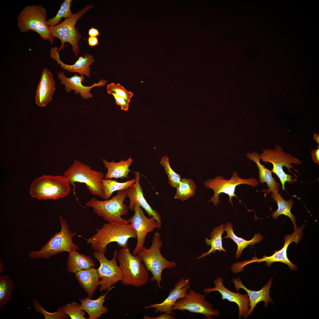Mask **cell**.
<instances>
[{
    "label": "cell",
    "mask_w": 319,
    "mask_h": 319,
    "mask_svg": "<svg viewBox=\"0 0 319 319\" xmlns=\"http://www.w3.org/2000/svg\"><path fill=\"white\" fill-rule=\"evenodd\" d=\"M96 233L87 240L95 251L106 253L107 245L115 242L120 247H128L129 239L136 238L135 232L130 224H116L108 223L104 224L99 229H96Z\"/></svg>",
    "instance_id": "cell-1"
},
{
    "label": "cell",
    "mask_w": 319,
    "mask_h": 319,
    "mask_svg": "<svg viewBox=\"0 0 319 319\" xmlns=\"http://www.w3.org/2000/svg\"><path fill=\"white\" fill-rule=\"evenodd\" d=\"M127 189L118 191L111 199L100 200L93 197L85 204L87 207L92 208L97 216L102 217L107 223L116 224H129L128 220L122 216L128 212L127 206L124 203L127 197Z\"/></svg>",
    "instance_id": "cell-2"
},
{
    "label": "cell",
    "mask_w": 319,
    "mask_h": 319,
    "mask_svg": "<svg viewBox=\"0 0 319 319\" xmlns=\"http://www.w3.org/2000/svg\"><path fill=\"white\" fill-rule=\"evenodd\" d=\"M63 175L73 187L75 194V183H84L89 192L92 195L105 199L104 191L101 180L105 175L100 171L93 170L80 161L75 160L73 164L63 173Z\"/></svg>",
    "instance_id": "cell-3"
},
{
    "label": "cell",
    "mask_w": 319,
    "mask_h": 319,
    "mask_svg": "<svg viewBox=\"0 0 319 319\" xmlns=\"http://www.w3.org/2000/svg\"><path fill=\"white\" fill-rule=\"evenodd\" d=\"M59 219L61 225L60 231L55 232L40 250L30 252L28 255L31 258L48 259L62 252L70 253L79 249L78 245L74 243L73 240L76 233L70 230L66 221L62 216H60Z\"/></svg>",
    "instance_id": "cell-4"
},
{
    "label": "cell",
    "mask_w": 319,
    "mask_h": 319,
    "mask_svg": "<svg viewBox=\"0 0 319 319\" xmlns=\"http://www.w3.org/2000/svg\"><path fill=\"white\" fill-rule=\"evenodd\" d=\"M117 259L121 271V282L123 285L139 287L147 283L149 277L148 270L137 255L131 254L128 246L118 250Z\"/></svg>",
    "instance_id": "cell-5"
},
{
    "label": "cell",
    "mask_w": 319,
    "mask_h": 319,
    "mask_svg": "<svg viewBox=\"0 0 319 319\" xmlns=\"http://www.w3.org/2000/svg\"><path fill=\"white\" fill-rule=\"evenodd\" d=\"M163 242L160 233L156 232L153 236L150 247L147 248L144 246L137 255L148 271L152 274V276L150 278V281H156L158 287L161 289L162 271L165 269H170L175 267L177 264L174 261L167 260L162 255L160 250Z\"/></svg>",
    "instance_id": "cell-6"
},
{
    "label": "cell",
    "mask_w": 319,
    "mask_h": 319,
    "mask_svg": "<svg viewBox=\"0 0 319 319\" xmlns=\"http://www.w3.org/2000/svg\"><path fill=\"white\" fill-rule=\"evenodd\" d=\"M275 147L274 149H264L262 153L260 154L261 159L266 163L269 162L272 164L273 167L271 170L279 178L282 185V189L285 190L286 182L292 184L295 183L297 180L292 176L285 173L283 169V167H286L288 171L297 178V175L291 170L290 168L293 169L298 174H299V171L294 169L292 164L298 165L302 164V162L298 158L286 153L279 145L276 144Z\"/></svg>",
    "instance_id": "cell-7"
},
{
    "label": "cell",
    "mask_w": 319,
    "mask_h": 319,
    "mask_svg": "<svg viewBox=\"0 0 319 319\" xmlns=\"http://www.w3.org/2000/svg\"><path fill=\"white\" fill-rule=\"evenodd\" d=\"M70 185L63 175H44L34 180L30 186V193L38 199L56 200L69 195Z\"/></svg>",
    "instance_id": "cell-8"
},
{
    "label": "cell",
    "mask_w": 319,
    "mask_h": 319,
    "mask_svg": "<svg viewBox=\"0 0 319 319\" xmlns=\"http://www.w3.org/2000/svg\"><path fill=\"white\" fill-rule=\"evenodd\" d=\"M47 17L46 10L41 5L26 6L18 16L17 25L21 32L34 31L43 40L53 44V39L51 35L50 27L47 24Z\"/></svg>",
    "instance_id": "cell-9"
},
{
    "label": "cell",
    "mask_w": 319,
    "mask_h": 319,
    "mask_svg": "<svg viewBox=\"0 0 319 319\" xmlns=\"http://www.w3.org/2000/svg\"><path fill=\"white\" fill-rule=\"evenodd\" d=\"M93 6L92 4L86 6L71 17L65 19L64 21L57 25L50 27L51 37L54 39L58 38L61 44L58 50V52L64 48V44L68 42L72 46L74 54L77 56L80 50L79 42L81 35L77 27L75 26L78 19Z\"/></svg>",
    "instance_id": "cell-10"
},
{
    "label": "cell",
    "mask_w": 319,
    "mask_h": 319,
    "mask_svg": "<svg viewBox=\"0 0 319 319\" xmlns=\"http://www.w3.org/2000/svg\"><path fill=\"white\" fill-rule=\"evenodd\" d=\"M259 183L257 179L253 178L248 179L241 178L237 172L234 171L229 180L224 179V177L219 175L206 180L204 184L207 188H211L214 191V194L209 202L211 201L217 207V204L220 203L219 195L220 193H223L228 195L229 201L233 206L232 201L233 197L237 198L240 203L242 202L235 194L236 188L237 185L245 184L254 188L257 186Z\"/></svg>",
    "instance_id": "cell-11"
},
{
    "label": "cell",
    "mask_w": 319,
    "mask_h": 319,
    "mask_svg": "<svg viewBox=\"0 0 319 319\" xmlns=\"http://www.w3.org/2000/svg\"><path fill=\"white\" fill-rule=\"evenodd\" d=\"M207 294L206 293L203 294L190 289L185 297L177 300L172 310H187L192 313L201 314L207 319H214L213 316L219 317V310L214 309L211 304L206 300L205 297Z\"/></svg>",
    "instance_id": "cell-12"
},
{
    "label": "cell",
    "mask_w": 319,
    "mask_h": 319,
    "mask_svg": "<svg viewBox=\"0 0 319 319\" xmlns=\"http://www.w3.org/2000/svg\"><path fill=\"white\" fill-rule=\"evenodd\" d=\"M118 251L115 249L113 253V258L108 260L105 253L102 252L95 251L94 257L99 262L100 266L97 268L98 275L101 279L99 290L105 291L118 281H121L122 275L121 270L117 264L116 259Z\"/></svg>",
    "instance_id": "cell-13"
},
{
    "label": "cell",
    "mask_w": 319,
    "mask_h": 319,
    "mask_svg": "<svg viewBox=\"0 0 319 319\" xmlns=\"http://www.w3.org/2000/svg\"><path fill=\"white\" fill-rule=\"evenodd\" d=\"M304 227V225H302L299 228L294 229L292 234L286 235L284 237L285 241L283 247L279 250L275 251L274 253L271 255L267 256L264 255L262 258L258 259L255 255L251 260L239 262L238 264L239 267L240 268L243 269L245 266L251 263L256 262L259 263L262 262H265V265L268 267L270 266L273 263L280 262L287 265L289 267L290 270L296 271L298 267L289 260L287 255V250L289 245L291 243L294 242L297 244L301 239Z\"/></svg>",
    "instance_id": "cell-14"
},
{
    "label": "cell",
    "mask_w": 319,
    "mask_h": 319,
    "mask_svg": "<svg viewBox=\"0 0 319 319\" xmlns=\"http://www.w3.org/2000/svg\"><path fill=\"white\" fill-rule=\"evenodd\" d=\"M133 211L134 215L128 220L136 236L137 243L133 252V255H136L144 246L147 234L153 231L155 228L160 227L154 217H147L142 208L138 204H134Z\"/></svg>",
    "instance_id": "cell-15"
},
{
    "label": "cell",
    "mask_w": 319,
    "mask_h": 319,
    "mask_svg": "<svg viewBox=\"0 0 319 319\" xmlns=\"http://www.w3.org/2000/svg\"><path fill=\"white\" fill-rule=\"evenodd\" d=\"M215 287L203 289V292L208 294L213 291L218 292L221 295L222 300L235 303L239 308L238 319L242 317L246 318V315L249 311V299L247 294H242L239 292L235 293L226 288L223 284V279L221 276H218L213 281Z\"/></svg>",
    "instance_id": "cell-16"
},
{
    "label": "cell",
    "mask_w": 319,
    "mask_h": 319,
    "mask_svg": "<svg viewBox=\"0 0 319 319\" xmlns=\"http://www.w3.org/2000/svg\"><path fill=\"white\" fill-rule=\"evenodd\" d=\"M190 287L189 279L182 278L175 285L174 288L170 290L168 296L163 302L150 304L145 307V309L154 308L155 309L154 311L155 313H164L174 315L175 313L173 312L172 307L178 300L185 297Z\"/></svg>",
    "instance_id": "cell-17"
},
{
    "label": "cell",
    "mask_w": 319,
    "mask_h": 319,
    "mask_svg": "<svg viewBox=\"0 0 319 319\" xmlns=\"http://www.w3.org/2000/svg\"><path fill=\"white\" fill-rule=\"evenodd\" d=\"M57 75L60 81V83L64 85V89L66 92H69L74 90L75 94H79L84 99L92 98L93 96L90 92L92 88L95 87H102L105 86L107 82L106 80L100 79L98 82H95L91 86H85L82 83L84 80L83 75L78 76L75 74L71 77L68 78L62 71L58 72Z\"/></svg>",
    "instance_id": "cell-18"
},
{
    "label": "cell",
    "mask_w": 319,
    "mask_h": 319,
    "mask_svg": "<svg viewBox=\"0 0 319 319\" xmlns=\"http://www.w3.org/2000/svg\"><path fill=\"white\" fill-rule=\"evenodd\" d=\"M134 173L135 182L127 189V196L129 200L128 209L133 211L134 204H138L144 209L149 217L152 216L154 217L161 227V219L160 214L156 210L152 208L143 195L142 189L140 183V173L135 172Z\"/></svg>",
    "instance_id": "cell-19"
},
{
    "label": "cell",
    "mask_w": 319,
    "mask_h": 319,
    "mask_svg": "<svg viewBox=\"0 0 319 319\" xmlns=\"http://www.w3.org/2000/svg\"><path fill=\"white\" fill-rule=\"evenodd\" d=\"M272 279V278H271L260 290L253 291L248 289L245 286L239 277L233 278L232 281L234 284L235 290L238 291L240 289H243L246 292L249 298L250 308L246 315L247 318L251 315L255 307L259 302L263 301L265 307H266L270 302L273 303L269 293Z\"/></svg>",
    "instance_id": "cell-20"
},
{
    "label": "cell",
    "mask_w": 319,
    "mask_h": 319,
    "mask_svg": "<svg viewBox=\"0 0 319 319\" xmlns=\"http://www.w3.org/2000/svg\"><path fill=\"white\" fill-rule=\"evenodd\" d=\"M56 46L52 48L50 51V56L57 62L58 65H60L61 68L70 72L77 73L81 75H85L87 77H90L89 66L92 65L95 61L93 56L86 53L83 56H80L74 64L69 65L61 61Z\"/></svg>",
    "instance_id": "cell-21"
},
{
    "label": "cell",
    "mask_w": 319,
    "mask_h": 319,
    "mask_svg": "<svg viewBox=\"0 0 319 319\" xmlns=\"http://www.w3.org/2000/svg\"><path fill=\"white\" fill-rule=\"evenodd\" d=\"M55 89L53 74L48 69H43L36 92V104L40 107L46 105L51 100Z\"/></svg>",
    "instance_id": "cell-22"
},
{
    "label": "cell",
    "mask_w": 319,
    "mask_h": 319,
    "mask_svg": "<svg viewBox=\"0 0 319 319\" xmlns=\"http://www.w3.org/2000/svg\"><path fill=\"white\" fill-rule=\"evenodd\" d=\"M246 156L249 159L254 161L258 167L259 182L262 183H266L268 188V189L262 190L261 192L266 195L269 194L270 192L278 193L280 189V184L272 177L271 170L260 163V154L257 152L253 151L251 153L248 152L246 154Z\"/></svg>",
    "instance_id": "cell-23"
},
{
    "label": "cell",
    "mask_w": 319,
    "mask_h": 319,
    "mask_svg": "<svg viewBox=\"0 0 319 319\" xmlns=\"http://www.w3.org/2000/svg\"><path fill=\"white\" fill-rule=\"evenodd\" d=\"M115 286L110 287L104 294H102L97 299L92 300L88 297L80 299L81 309L86 312L88 315V319H97L102 317V315L109 312L108 308L103 305L105 300V298L107 294Z\"/></svg>",
    "instance_id": "cell-24"
},
{
    "label": "cell",
    "mask_w": 319,
    "mask_h": 319,
    "mask_svg": "<svg viewBox=\"0 0 319 319\" xmlns=\"http://www.w3.org/2000/svg\"><path fill=\"white\" fill-rule=\"evenodd\" d=\"M76 278L81 287L92 298L100 284V278L97 269L92 267L79 271L75 274Z\"/></svg>",
    "instance_id": "cell-25"
},
{
    "label": "cell",
    "mask_w": 319,
    "mask_h": 319,
    "mask_svg": "<svg viewBox=\"0 0 319 319\" xmlns=\"http://www.w3.org/2000/svg\"><path fill=\"white\" fill-rule=\"evenodd\" d=\"M102 162L104 167L107 170V172L105 175L104 179L128 178V173L131 171L129 167L133 162L131 157L126 160H122L118 162L113 160L108 162L105 159H103Z\"/></svg>",
    "instance_id": "cell-26"
},
{
    "label": "cell",
    "mask_w": 319,
    "mask_h": 319,
    "mask_svg": "<svg viewBox=\"0 0 319 319\" xmlns=\"http://www.w3.org/2000/svg\"><path fill=\"white\" fill-rule=\"evenodd\" d=\"M224 231L227 233L224 236L225 238H230L235 242L237 246V249L235 257L236 259L240 257L243 250L249 245H254L256 243L261 242L263 239L262 235L259 233H255L253 238L250 240H247L237 236L234 233L232 225L231 222H228L224 225Z\"/></svg>",
    "instance_id": "cell-27"
},
{
    "label": "cell",
    "mask_w": 319,
    "mask_h": 319,
    "mask_svg": "<svg viewBox=\"0 0 319 319\" xmlns=\"http://www.w3.org/2000/svg\"><path fill=\"white\" fill-rule=\"evenodd\" d=\"M95 263L89 256L81 254L77 250L69 253L67 263L68 271L71 273L75 274L83 269L94 267Z\"/></svg>",
    "instance_id": "cell-28"
},
{
    "label": "cell",
    "mask_w": 319,
    "mask_h": 319,
    "mask_svg": "<svg viewBox=\"0 0 319 319\" xmlns=\"http://www.w3.org/2000/svg\"><path fill=\"white\" fill-rule=\"evenodd\" d=\"M271 196L276 202L278 206L277 209L274 211L272 214L273 219L275 220L279 216L283 214L288 217L291 219L293 224L294 229H297V226L296 223V218L290 211L294 203L293 199L290 198L288 201H286L282 197L281 193L277 192L271 193Z\"/></svg>",
    "instance_id": "cell-29"
},
{
    "label": "cell",
    "mask_w": 319,
    "mask_h": 319,
    "mask_svg": "<svg viewBox=\"0 0 319 319\" xmlns=\"http://www.w3.org/2000/svg\"><path fill=\"white\" fill-rule=\"evenodd\" d=\"M224 231V225L223 223L214 228L209 236L210 239L207 237L205 238V242L208 246H210L211 248L207 252L204 253L198 257V259L202 258L206 255L210 256L211 253H214L218 250L219 252L222 251L227 252L223 248L222 245V235Z\"/></svg>",
    "instance_id": "cell-30"
},
{
    "label": "cell",
    "mask_w": 319,
    "mask_h": 319,
    "mask_svg": "<svg viewBox=\"0 0 319 319\" xmlns=\"http://www.w3.org/2000/svg\"><path fill=\"white\" fill-rule=\"evenodd\" d=\"M14 284L9 275L0 276V309L5 307L11 299Z\"/></svg>",
    "instance_id": "cell-31"
},
{
    "label": "cell",
    "mask_w": 319,
    "mask_h": 319,
    "mask_svg": "<svg viewBox=\"0 0 319 319\" xmlns=\"http://www.w3.org/2000/svg\"><path fill=\"white\" fill-rule=\"evenodd\" d=\"M105 200L110 198L113 193L116 191H121L128 189L135 182L133 178L124 182H119L111 179L101 180Z\"/></svg>",
    "instance_id": "cell-32"
},
{
    "label": "cell",
    "mask_w": 319,
    "mask_h": 319,
    "mask_svg": "<svg viewBox=\"0 0 319 319\" xmlns=\"http://www.w3.org/2000/svg\"><path fill=\"white\" fill-rule=\"evenodd\" d=\"M197 187L193 180L188 178L181 180L174 196L175 199L185 201L194 196Z\"/></svg>",
    "instance_id": "cell-33"
},
{
    "label": "cell",
    "mask_w": 319,
    "mask_h": 319,
    "mask_svg": "<svg viewBox=\"0 0 319 319\" xmlns=\"http://www.w3.org/2000/svg\"><path fill=\"white\" fill-rule=\"evenodd\" d=\"M72 1L71 0H65L63 1L56 16L47 21V24L49 26L52 27L55 26L59 23L62 18L66 19L74 14L71 10Z\"/></svg>",
    "instance_id": "cell-34"
},
{
    "label": "cell",
    "mask_w": 319,
    "mask_h": 319,
    "mask_svg": "<svg viewBox=\"0 0 319 319\" xmlns=\"http://www.w3.org/2000/svg\"><path fill=\"white\" fill-rule=\"evenodd\" d=\"M160 163L164 169L168 180V183L171 187L176 188L181 179L180 175L176 173L172 168L167 156H164L161 159Z\"/></svg>",
    "instance_id": "cell-35"
},
{
    "label": "cell",
    "mask_w": 319,
    "mask_h": 319,
    "mask_svg": "<svg viewBox=\"0 0 319 319\" xmlns=\"http://www.w3.org/2000/svg\"><path fill=\"white\" fill-rule=\"evenodd\" d=\"M32 306L37 313H40L44 316L45 319H67L68 317L64 313L62 307H59L56 312H50L43 308L35 299H34Z\"/></svg>",
    "instance_id": "cell-36"
},
{
    "label": "cell",
    "mask_w": 319,
    "mask_h": 319,
    "mask_svg": "<svg viewBox=\"0 0 319 319\" xmlns=\"http://www.w3.org/2000/svg\"><path fill=\"white\" fill-rule=\"evenodd\" d=\"M81 304L73 302L68 303L62 308L65 314L69 316L71 319H86V314L80 307Z\"/></svg>",
    "instance_id": "cell-37"
},
{
    "label": "cell",
    "mask_w": 319,
    "mask_h": 319,
    "mask_svg": "<svg viewBox=\"0 0 319 319\" xmlns=\"http://www.w3.org/2000/svg\"><path fill=\"white\" fill-rule=\"evenodd\" d=\"M107 89L109 94L114 93L124 98L129 103L133 95L132 92L127 91L119 83L115 84L112 82L107 85Z\"/></svg>",
    "instance_id": "cell-38"
},
{
    "label": "cell",
    "mask_w": 319,
    "mask_h": 319,
    "mask_svg": "<svg viewBox=\"0 0 319 319\" xmlns=\"http://www.w3.org/2000/svg\"><path fill=\"white\" fill-rule=\"evenodd\" d=\"M115 100V102L119 105L121 109L123 110L127 111L129 108V103L124 98L119 96L114 93H112Z\"/></svg>",
    "instance_id": "cell-39"
},
{
    "label": "cell",
    "mask_w": 319,
    "mask_h": 319,
    "mask_svg": "<svg viewBox=\"0 0 319 319\" xmlns=\"http://www.w3.org/2000/svg\"><path fill=\"white\" fill-rule=\"evenodd\" d=\"M144 319H175L176 318L171 314H169L166 313L162 314L160 316L153 317H149L147 315H145L143 317Z\"/></svg>",
    "instance_id": "cell-40"
},
{
    "label": "cell",
    "mask_w": 319,
    "mask_h": 319,
    "mask_svg": "<svg viewBox=\"0 0 319 319\" xmlns=\"http://www.w3.org/2000/svg\"><path fill=\"white\" fill-rule=\"evenodd\" d=\"M317 148L314 149L310 152V154L312 160L315 163L319 165V146L317 147Z\"/></svg>",
    "instance_id": "cell-41"
},
{
    "label": "cell",
    "mask_w": 319,
    "mask_h": 319,
    "mask_svg": "<svg viewBox=\"0 0 319 319\" xmlns=\"http://www.w3.org/2000/svg\"><path fill=\"white\" fill-rule=\"evenodd\" d=\"M87 40L88 45L91 47H94L99 44L97 37L89 36Z\"/></svg>",
    "instance_id": "cell-42"
},
{
    "label": "cell",
    "mask_w": 319,
    "mask_h": 319,
    "mask_svg": "<svg viewBox=\"0 0 319 319\" xmlns=\"http://www.w3.org/2000/svg\"><path fill=\"white\" fill-rule=\"evenodd\" d=\"M88 35L89 36L97 37L99 35L100 33L97 29L92 27L88 30Z\"/></svg>",
    "instance_id": "cell-43"
},
{
    "label": "cell",
    "mask_w": 319,
    "mask_h": 319,
    "mask_svg": "<svg viewBox=\"0 0 319 319\" xmlns=\"http://www.w3.org/2000/svg\"><path fill=\"white\" fill-rule=\"evenodd\" d=\"M313 139L319 145V135L317 133H315L313 137Z\"/></svg>",
    "instance_id": "cell-44"
},
{
    "label": "cell",
    "mask_w": 319,
    "mask_h": 319,
    "mask_svg": "<svg viewBox=\"0 0 319 319\" xmlns=\"http://www.w3.org/2000/svg\"><path fill=\"white\" fill-rule=\"evenodd\" d=\"M0 265L1 266V267L0 266V274H1L4 271V270L3 269V263H0Z\"/></svg>",
    "instance_id": "cell-45"
}]
</instances>
